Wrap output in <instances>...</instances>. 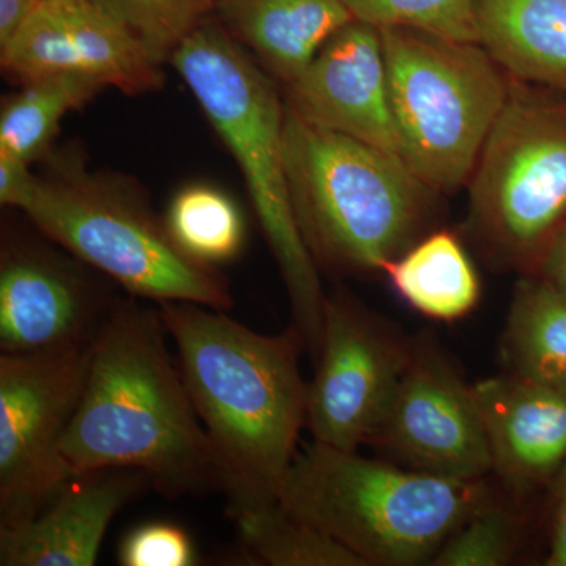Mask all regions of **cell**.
Wrapping results in <instances>:
<instances>
[{
    "mask_svg": "<svg viewBox=\"0 0 566 566\" xmlns=\"http://www.w3.org/2000/svg\"><path fill=\"white\" fill-rule=\"evenodd\" d=\"M87 263L29 241L7 240L0 256V352L87 348L122 297L85 273Z\"/></svg>",
    "mask_w": 566,
    "mask_h": 566,
    "instance_id": "cell-12",
    "label": "cell"
},
{
    "mask_svg": "<svg viewBox=\"0 0 566 566\" xmlns=\"http://www.w3.org/2000/svg\"><path fill=\"white\" fill-rule=\"evenodd\" d=\"M289 87V106L305 120L401 159L385 48L375 25L353 20L338 29Z\"/></svg>",
    "mask_w": 566,
    "mask_h": 566,
    "instance_id": "cell-14",
    "label": "cell"
},
{
    "mask_svg": "<svg viewBox=\"0 0 566 566\" xmlns=\"http://www.w3.org/2000/svg\"><path fill=\"white\" fill-rule=\"evenodd\" d=\"M480 44L521 84L566 96V0H476Z\"/></svg>",
    "mask_w": 566,
    "mask_h": 566,
    "instance_id": "cell-18",
    "label": "cell"
},
{
    "mask_svg": "<svg viewBox=\"0 0 566 566\" xmlns=\"http://www.w3.org/2000/svg\"><path fill=\"white\" fill-rule=\"evenodd\" d=\"M219 24L286 84L354 18L344 0H218Z\"/></svg>",
    "mask_w": 566,
    "mask_h": 566,
    "instance_id": "cell-17",
    "label": "cell"
},
{
    "mask_svg": "<svg viewBox=\"0 0 566 566\" xmlns=\"http://www.w3.org/2000/svg\"><path fill=\"white\" fill-rule=\"evenodd\" d=\"M103 88L98 81L71 73L25 82L0 112V153L31 166L50 148L65 115L91 102Z\"/></svg>",
    "mask_w": 566,
    "mask_h": 566,
    "instance_id": "cell-22",
    "label": "cell"
},
{
    "mask_svg": "<svg viewBox=\"0 0 566 566\" xmlns=\"http://www.w3.org/2000/svg\"><path fill=\"white\" fill-rule=\"evenodd\" d=\"M147 48L155 61L170 62L182 41L216 9L218 0H95Z\"/></svg>",
    "mask_w": 566,
    "mask_h": 566,
    "instance_id": "cell-25",
    "label": "cell"
},
{
    "mask_svg": "<svg viewBox=\"0 0 566 566\" xmlns=\"http://www.w3.org/2000/svg\"><path fill=\"white\" fill-rule=\"evenodd\" d=\"M93 345L0 356V528L24 526L65 482L59 446L76 415Z\"/></svg>",
    "mask_w": 566,
    "mask_h": 566,
    "instance_id": "cell-9",
    "label": "cell"
},
{
    "mask_svg": "<svg viewBox=\"0 0 566 566\" xmlns=\"http://www.w3.org/2000/svg\"><path fill=\"white\" fill-rule=\"evenodd\" d=\"M535 270L566 300V222L547 244Z\"/></svg>",
    "mask_w": 566,
    "mask_h": 566,
    "instance_id": "cell-29",
    "label": "cell"
},
{
    "mask_svg": "<svg viewBox=\"0 0 566 566\" xmlns=\"http://www.w3.org/2000/svg\"><path fill=\"white\" fill-rule=\"evenodd\" d=\"M158 307L221 464L227 505L279 501L307 417L303 337L294 326L255 333L205 305L170 301Z\"/></svg>",
    "mask_w": 566,
    "mask_h": 566,
    "instance_id": "cell-2",
    "label": "cell"
},
{
    "mask_svg": "<svg viewBox=\"0 0 566 566\" xmlns=\"http://www.w3.org/2000/svg\"><path fill=\"white\" fill-rule=\"evenodd\" d=\"M153 490L132 468L71 475L28 524L0 528V566H92L104 536L125 506Z\"/></svg>",
    "mask_w": 566,
    "mask_h": 566,
    "instance_id": "cell-15",
    "label": "cell"
},
{
    "mask_svg": "<svg viewBox=\"0 0 566 566\" xmlns=\"http://www.w3.org/2000/svg\"><path fill=\"white\" fill-rule=\"evenodd\" d=\"M243 172L283 283L294 329L312 363L322 344L324 304L319 268L294 216L285 155V106L273 81L245 55L219 21H203L170 59Z\"/></svg>",
    "mask_w": 566,
    "mask_h": 566,
    "instance_id": "cell-3",
    "label": "cell"
},
{
    "mask_svg": "<svg viewBox=\"0 0 566 566\" xmlns=\"http://www.w3.org/2000/svg\"><path fill=\"white\" fill-rule=\"evenodd\" d=\"M43 0H0V52L20 35Z\"/></svg>",
    "mask_w": 566,
    "mask_h": 566,
    "instance_id": "cell-31",
    "label": "cell"
},
{
    "mask_svg": "<svg viewBox=\"0 0 566 566\" xmlns=\"http://www.w3.org/2000/svg\"><path fill=\"white\" fill-rule=\"evenodd\" d=\"M501 346L506 374L566 389V300L545 279L517 282Z\"/></svg>",
    "mask_w": 566,
    "mask_h": 566,
    "instance_id": "cell-20",
    "label": "cell"
},
{
    "mask_svg": "<svg viewBox=\"0 0 566 566\" xmlns=\"http://www.w3.org/2000/svg\"><path fill=\"white\" fill-rule=\"evenodd\" d=\"M36 178L29 170V164L18 161L7 153H0V202L10 208H20L31 191Z\"/></svg>",
    "mask_w": 566,
    "mask_h": 566,
    "instance_id": "cell-28",
    "label": "cell"
},
{
    "mask_svg": "<svg viewBox=\"0 0 566 566\" xmlns=\"http://www.w3.org/2000/svg\"><path fill=\"white\" fill-rule=\"evenodd\" d=\"M277 499L365 566L431 564L446 539L491 501L483 480L446 479L315 441L297 450Z\"/></svg>",
    "mask_w": 566,
    "mask_h": 566,
    "instance_id": "cell-4",
    "label": "cell"
},
{
    "mask_svg": "<svg viewBox=\"0 0 566 566\" xmlns=\"http://www.w3.org/2000/svg\"><path fill=\"white\" fill-rule=\"evenodd\" d=\"M43 2H44V0H43Z\"/></svg>",
    "mask_w": 566,
    "mask_h": 566,
    "instance_id": "cell-32",
    "label": "cell"
},
{
    "mask_svg": "<svg viewBox=\"0 0 566 566\" xmlns=\"http://www.w3.org/2000/svg\"><path fill=\"white\" fill-rule=\"evenodd\" d=\"M406 468L446 479L483 480L493 455L472 386L444 354L427 342L412 344L374 441Z\"/></svg>",
    "mask_w": 566,
    "mask_h": 566,
    "instance_id": "cell-11",
    "label": "cell"
},
{
    "mask_svg": "<svg viewBox=\"0 0 566 566\" xmlns=\"http://www.w3.org/2000/svg\"><path fill=\"white\" fill-rule=\"evenodd\" d=\"M123 566H193L199 564L191 535L174 523H148L134 528L118 546Z\"/></svg>",
    "mask_w": 566,
    "mask_h": 566,
    "instance_id": "cell-27",
    "label": "cell"
},
{
    "mask_svg": "<svg viewBox=\"0 0 566 566\" xmlns=\"http://www.w3.org/2000/svg\"><path fill=\"white\" fill-rule=\"evenodd\" d=\"M166 226L181 251L211 266L230 262L244 245L245 227L240 208L212 186L182 188L170 202Z\"/></svg>",
    "mask_w": 566,
    "mask_h": 566,
    "instance_id": "cell-23",
    "label": "cell"
},
{
    "mask_svg": "<svg viewBox=\"0 0 566 566\" xmlns=\"http://www.w3.org/2000/svg\"><path fill=\"white\" fill-rule=\"evenodd\" d=\"M493 471L526 490L560 471L566 461V389L513 375L472 386Z\"/></svg>",
    "mask_w": 566,
    "mask_h": 566,
    "instance_id": "cell-16",
    "label": "cell"
},
{
    "mask_svg": "<svg viewBox=\"0 0 566 566\" xmlns=\"http://www.w3.org/2000/svg\"><path fill=\"white\" fill-rule=\"evenodd\" d=\"M167 334L158 304L122 297L93 344L84 394L59 446L66 479L132 468L167 499L222 493L221 464Z\"/></svg>",
    "mask_w": 566,
    "mask_h": 566,
    "instance_id": "cell-1",
    "label": "cell"
},
{
    "mask_svg": "<svg viewBox=\"0 0 566 566\" xmlns=\"http://www.w3.org/2000/svg\"><path fill=\"white\" fill-rule=\"evenodd\" d=\"M0 59L7 76L21 85L71 73L142 95L164 81L163 63L95 0H44Z\"/></svg>",
    "mask_w": 566,
    "mask_h": 566,
    "instance_id": "cell-13",
    "label": "cell"
},
{
    "mask_svg": "<svg viewBox=\"0 0 566 566\" xmlns=\"http://www.w3.org/2000/svg\"><path fill=\"white\" fill-rule=\"evenodd\" d=\"M566 222V96L510 91L471 177L469 227L495 262L535 270Z\"/></svg>",
    "mask_w": 566,
    "mask_h": 566,
    "instance_id": "cell-8",
    "label": "cell"
},
{
    "mask_svg": "<svg viewBox=\"0 0 566 566\" xmlns=\"http://www.w3.org/2000/svg\"><path fill=\"white\" fill-rule=\"evenodd\" d=\"M400 156L431 191L471 180L512 85L480 43L379 29Z\"/></svg>",
    "mask_w": 566,
    "mask_h": 566,
    "instance_id": "cell-6",
    "label": "cell"
},
{
    "mask_svg": "<svg viewBox=\"0 0 566 566\" xmlns=\"http://www.w3.org/2000/svg\"><path fill=\"white\" fill-rule=\"evenodd\" d=\"M241 547L259 565L365 566L348 547L286 512L281 502L226 505Z\"/></svg>",
    "mask_w": 566,
    "mask_h": 566,
    "instance_id": "cell-21",
    "label": "cell"
},
{
    "mask_svg": "<svg viewBox=\"0 0 566 566\" xmlns=\"http://www.w3.org/2000/svg\"><path fill=\"white\" fill-rule=\"evenodd\" d=\"M283 155L294 216L318 268L381 273L420 240L431 189L397 156L314 125L289 104Z\"/></svg>",
    "mask_w": 566,
    "mask_h": 566,
    "instance_id": "cell-5",
    "label": "cell"
},
{
    "mask_svg": "<svg viewBox=\"0 0 566 566\" xmlns=\"http://www.w3.org/2000/svg\"><path fill=\"white\" fill-rule=\"evenodd\" d=\"M18 210L48 240L87 263L128 296L229 312L233 294L218 268L178 248L132 189L80 174L39 180Z\"/></svg>",
    "mask_w": 566,
    "mask_h": 566,
    "instance_id": "cell-7",
    "label": "cell"
},
{
    "mask_svg": "<svg viewBox=\"0 0 566 566\" xmlns=\"http://www.w3.org/2000/svg\"><path fill=\"white\" fill-rule=\"evenodd\" d=\"M354 20L480 43L476 0H344Z\"/></svg>",
    "mask_w": 566,
    "mask_h": 566,
    "instance_id": "cell-24",
    "label": "cell"
},
{
    "mask_svg": "<svg viewBox=\"0 0 566 566\" xmlns=\"http://www.w3.org/2000/svg\"><path fill=\"white\" fill-rule=\"evenodd\" d=\"M408 344L385 318L346 294H326L305 428L319 444L357 450L374 441L406 365Z\"/></svg>",
    "mask_w": 566,
    "mask_h": 566,
    "instance_id": "cell-10",
    "label": "cell"
},
{
    "mask_svg": "<svg viewBox=\"0 0 566 566\" xmlns=\"http://www.w3.org/2000/svg\"><path fill=\"white\" fill-rule=\"evenodd\" d=\"M395 293L434 322L464 318L480 300V279L464 245L449 230L420 238L381 268Z\"/></svg>",
    "mask_w": 566,
    "mask_h": 566,
    "instance_id": "cell-19",
    "label": "cell"
},
{
    "mask_svg": "<svg viewBox=\"0 0 566 566\" xmlns=\"http://www.w3.org/2000/svg\"><path fill=\"white\" fill-rule=\"evenodd\" d=\"M556 485L547 565L566 566V461L557 472Z\"/></svg>",
    "mask_w": 566,
    "mask_h": 566,
    "instance_id": "cell-30",
    "label": "cell"
},
{
    "mask_svg": "<svg viewBox=\"0 0 566 566\" xmlns=\"http://www.w3.org/2000/svg\"><path fill=\"white\" fill-rule=\"evenodd\" d=\"M516 538L512 513L488 501L446 539L430 565H506L515 554Z\"/></svg>",
    "mask_w": 566,
    "mask_h": 566,
    "instance_id": "cell-26",
    "label": "cell"
}]
</instances>
